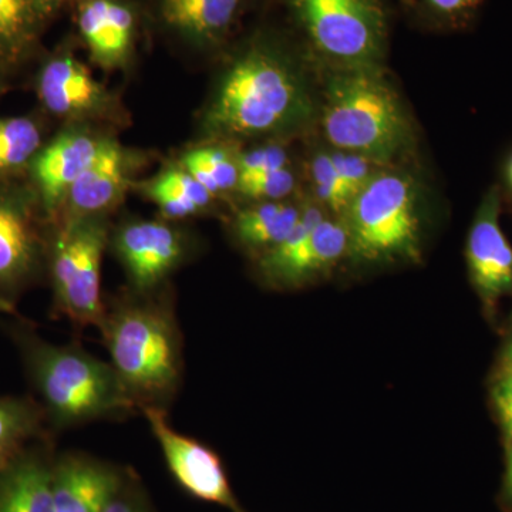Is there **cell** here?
Wrapping results in <instances>:
<instances>
[{
	"label": "cell",
	"instance_id": "cell-6",
	"mask_svg": "<svg viewBox=\"0 0 512 512\" xmlns=\"http://www.w3.org/2000/svg\"><path fill=\"white\" fill-rule=\"evenodd\" d=\"M349 251L365 261L417 259L420 222L412 178L376 173L345 211Z\"/></svg>",
	"mask_w": 512,
	"mask_h": 512
},
{
	"label": "cell",
	"instance_id": "cell-32",
	"mask_svg": "<svg viewBox=\"0 0 512 512\" xmlns=\"http://www.w3.org/2000/svg\"><path fill=\"white\" fill-rule=\"evenodd\" d=\"M120 493L110 501L109 505L106 507V510L103 512H146V510L143 508V505L138 504L136 500L123 497V495H120Z\"/></svg>",
	"mask_w": 512,
	"mask_h": 512
},
{
	"label": "cell",
	"instance_id": "cell-9",
	"mask_svg": "<svg viewBox=\"0 0 512 512\" xmlns=\"http://www.w3.org/2000/svg\"><path fill=\"white\" fill-rule=\"evenodd\" d=\"M320 52L348 66L376 64L386 20L376 0H285Z\"/></svg>",
	"mask_w": 512,
	"mask_h": 512
},
{
	"label": "cell",
	"instance_id": "cell-27",
	"mask_svg": "<svg viewBox=\"0 0 512 512\" xmlns=\"http://www.w3.org/2000/svg\"><path fill=\"white\" fill-rule=\"evenodd\" d=\"M295 185V174L292 173L291 168L286 167L272 173L256 175L248 180H241L237 191L248 200L282 201L292 194Z\"/></svg>",
	"mask_w": 512,
	"mask_h": 512
},
{
	"label": "cell",
	"instance_id": "cell-29",
	"mask_svg": "<svg viewBox=\"0 0 512 512\" xmlns=\"http://www.w3.org/2000/svg\"><path fill=\"white\" fill-rule=\"evenodd\" d=\"M330 158L352 198H355L376 174L373 173V160L360 154L339 151V153L330 154Z\"/></svg>",
	"mask_w": 512,
	"mask_h": 512
},
{
	"label": "cell",
	"instance_id": "cell-13",
	"mask_svg": "<svg viewBox=\"0 0 512 512\" xmlns=\"http://www.w3.org/2000/svg\"><path fill=\"white\" fill-rule=\"evenodd\" d=\"M247 0H146V26L191 55L217 52L242 18Z\"/></svg>",
	"mask_w": 512,
	"mask_h": 512
},
{
	"label": "cell",
	"instance_id": "cell-2",
	"mask_svg": "<svg viewBox=\"0 0 512 512\" xmlns=\"http://www.w3.org/2000/svg\"><path fill=\"white\" fill-rule=\"evenodd\" d=\"M134 293L106 305L99 329L111 367L138 410L167 406L183 379V339L168 298Z\"/></svg>",
	"mask_w": 512,
	"mask_h": 512
},
{
	"label": "cell",
	"instance_id": "cell-15",
	"mask_svg": "<svg viewBox=\"0 0 512 512\" xmlns=\"http://www.w3.org/2000/svg\"><path fill=\"white\" fill-rule=\"evenodd\" d=\"M143 413L160 443L171 474L181 487L202 501L242 512L229 487L220 457L200 441L178 433L163 407H146Z\"/></svg>",
	"mask_w": 512,
	"mask_h": 512
},
{
	"label": "cell",
	"instance_id": "cell-4",
	"mask_svg": "<svg viewBox=\"0 0 512 512\" xmlns=\"http://www.w3.org/2000/svg\"><path fill=\"white\" fill-rule=\"evenodd\" d=\"M28 359L37 390L56 426H80L137 409L110 363L80 346L29 340Z\"/></svg>",
	"mask_w": 512,
	"mask_h": 512
},
{
	"label": "cell",
	"instance_id": "cell-24",
	"mask_svg": "<svg viewBox=\"0 0 512 512\" xmlns=\"http://www.w3.org/2000/svg\"><path fill=\"white\" fill-rule=\"evenodd\" d=\"M180 164L214 197L237 191L239 180L238 156L235 157L222 141L192 147L180 158Z\"/></svg>",
	"mask_w": 512,
	"mask_h": 512
},
{
	"label": "cell",
	"instance_id": "cell-23",
	"mask_svg": "<svg viewBox=\"0 0 512 512\" xmlns=\"http://www.w3.org/2000/svg\"><path fill=\"white\" fill-rule=\"evenodd\" d=\"M45 117L42 113L0 119V180L23 178L28 173L49 138Z\"/></svg>",
	"mask_w": 512,
	"mask_h": 512
},
{
	"label": "cell",
	"instance_id": "cell-5",
	"mask_svg": "<svg viewBox=\"0 0 512 512\" xmlns=\"http://www.w3.org/2000/svg\"><path fill=\"white\" fill-rule=\"evenodd\" d=\"M107 218L59 220L49 227L47 272L55 309L77 328H99L106 303L101 295V265L110 245Z\"/></svg>",
	"mask_w": 512,
	"mask_h": 512
},
{
	"label": "cell",
	"instance_id": "cell-19",
	"mask_svg": "<svg viewBox=\"0 0 512 512\" xmlns=\"http://www.w3.org/2000/svg\"><path fill=\"white\" fill-rule=\"evenodd\" d=\"M120 490L119 474L89 457H63L52 470L56 512H103Z\"/></svg>",
	"mask_w": 512,
	"mask_h": 512
},
{
	"label": "cell",
	"instance_id": "cell-33",
	"mask_svg": "<svg viewBox=\"0 0 512 512\" xmlns=\"http://www.w3.org/2000/svg\"><path fill=\"white\" fill-rule=\"evenodd\" d=\"M500 376H512V338L504 349L503 359H501Z\"/></svg>",
	"mask_w": 512,
	"mask_h": 512
},
{
	"label": "cell",
	"instance_id": "cell-37",
	"mask_svg": "<svg viewBox=\"0 0 512 512\" xmlns=\"http://www.w3.org/2000/svg\"><path fill=\"white\" fill-rule=\"evenodd\" d=\"M507 178H508V184H510V187L512 188V157H511L510 163H508V167H507Z\"/></svg>",
	"mask_w": 512,
	"mask_h": 512
},
{
	"label": "cell",
	"instance_id": "cell-34",
	"mask_svg": "<svg viewBox=\"0 0 512 512\" xmlns=\"http://www.w3.org/2000/svg\"><path fill=\"white\" fill-rule=\"evenodd\" d=\"M505 490L512 498V439L508 440L507 477H505Z\"/></svg>",
	"mask_w": 512,
	"mask_h": 512
},
{
	"label": "cell",
	"instance_id": "cell-10",
	"mask_svg": "<svg viewBox=\"0 0 512 512\" xmlns=\"http://www.w3.org/2000/svg\"><path fill=\"white\" fill-rule=\"evenodd\" d=\"M346 251L345 221L328 220L316 205H305L291 235L259 255V274L272 285H298L328 271Z\"/></svg>",
	"mask_w": 512,
	"mask_h": 512
},
{
	"label": "cell",
	"instance_id": "cell-35",
	"mask_svg": "<svg viewBox=\"0 0 512 512\" xmlns=\"http://www.w3.org/2000/svg\"><path fill=\"white\" fill-rule=\"evenodd\" d=\"M8 83V77H6L5 74L0 73V99H2L3 94L8 90Z\"/></svg>",
	"mask_w": 512,
	"mask_h": 512
},
{
	"label": "cell",
	"instance_id": "cell-8",
	"mask_svg": "<svg viewBox=\"0 0 512 512\" xmlns=\"http://www.w3.org/2000/svg\"><path fill=\"white\" fill-rule=\"evenodd\" d=\"M49 227L25 177L0 180V302L6 306L47 268Z\"/></svg>",
	"mask_w": 512,
	"mask_h": 512
},
{
	"label": "cell",
	"instance_id": "cell-17",
	"mask_svg": "<svg viewBox=\"0 0 512 512\" xmlns=\"http://www.w3.org/2000/svg\"><path fill=\"white\" fill-rule=\"evenodd\" d=\"M471 279L487 306L512 289V247L500 227V195L493 188L481 202L467 242Z\"/></svg>",
	"mask_w": 512,
	"mask_h": 512
},
{
	"label": "cell",
	"instance_id": "cell-31",
	"mask_svg": "<svg viewBox=\"0 0 512 512\" xmlns=\"http://www.w3.org/2000/svg\"><path fill=\"white\" fill-rule=\"evenodd\" d=\"M431 9L450 19H463L473 15L483 0H426Z\"/></svg>",
	"mask_w": 512,
	"mask_h": 512
},
{
	"label": "cell",
	"instance_id": "cell-14",
	"mask_svg": "<svg viewBox=\"0 0 512 512\" xmlns=\"http://www.w3.org/2000/svg\"><path fill=\"white\" fill-rule=\"evenodd\" d=\"M79 42L94 66L126 72L134 63L143 30V3L137 0H76L70 6Z\"/></svg>",
	"mask_w": 512,
	"mask_h": 512
},
{
	"label": "cell",
	"instance_id": "cell-26",
	"mask_svg": "<svg viewBox=\"0 0 512 512\" xmlns=\"http://www.w3.org/2000/svg\"><path fill=\"white\" fill-rule=\"evenodd\" d=\"M312 178L320 201L328 205L330 210L345 212L353 198L340 180L330 154H319L313 158Z\"/></svg>",
	"mask_w": 512,
	"mask_h": 512
},
{
	"label": "cell",
	"instance_id": "cell-25",
	"mask_svg": "<svg viewBox=\"0 0 512 512\" xmlns=\"http://www.w3.org/2000/svg\"><path fill=\"white\" fill-rule=\"evenodd\" d=\"M39 414L20 400L0 399V473L16 461L20 447L36 433Z\"/></svg>",
	"mask_w": 512,
	"mask_h": 512
},
{
	"label": "cell",
	"instance_id": "cell-20",
	"mask_svg": "<svg viewBox=\"0 0 512 512\" xmlns=\"http://www.w3.org/2000/svg\"><path fill=\"white\" fill-rule=\"evenodd\" d=\"M137 188L157 205L164 220L173 222L204 214L215 200L180 163L168 165L151 180L137 184Z\"/></svg>",
	"mask_w": 512,
	"mask_h": 512
},
{
	"label": "cell",
	"instance_id": "cell-3",
	"mask_svg": "<svg viewBox=\"0 0 512 512\" xmlns=\"http://www.w3.org/2000/svg\"><path fill=\"white\" fill-rule=\"evenodd\" d=\"M325 101L323 131L340 151L382 161L406 146L409 123L376 64L349 66L330 77Z\"/></svg>",
	"mask_w": 512,
	"mask_h": 512
},
{
	"label": "cell",
	"instance_id": "cell-18",
	"mask_svg": "<svg viewBox=\"0 0 512 512\" xmlns=\"http://www.w3.org/2000/svg\"><path fill=\"white\" fill-rule=\"evenodd\" d=\"M62 10L56 0H0V73L12 79L42 57L43 36Z\"/></svg>",
	"mask_w": 512,
	"mask_h": 512
},
{
	"label": "cell",
	"instance_id": "cell-11",
	"mask_svg": "<svg viewBox=\"0 0 512 512\" xmlns=\"http://www.w3.org/2000/svg\"><path fill=\"white\" fill-rule=\"evenodd\" d=\"M110 245L134 293L157 292L192 251L191 238L164 218L123 221L111 231Z\"/></svg>",
	"mask_w": 512,
	"mask_h": 512
},
{
	"label": "cell",
	"instance_id": "cell-28",
	"mask_svg": "<svg viewBox=\"0 0 512 512\" xmlns=\"http://www.w3.org/2000/svg\"><path fill=\"white\" fill-rule=\"evenodd\" d=\"M288 153L279 144H268L238 156L239 181L289 167Z\"/></svg>",
	"mask_w": 512,
	"mask_h": 512
},
{
	"label": "cell",
	"instance_id": "cell-21",
	"mask_svg": "<svg viewBox=\"0 0 512 512\" xmlns=\"http://www.w3.org/2000/svg\"><path fill=\"white\" fill-rule=\"evenodd\" d=\"M302 212L303 207L286 200L258 202L237 212L232 232L239 244L262 254L291 235Z\"/></svg>",
	"mask_w": 512,
	"mask_h": 512
},
{
	"label": "cell",
	"instance_id": "cell-16",
	"mask_svg": "<svg viewBox=\"0 0 512 512\" xmlns=\"http://www.w3.org/2000/svg\"><path fill=\"white\" fill-rule=\"evenodd\" d=\"M140 160L141 157L121 146L116 138H110L67 192L55 221L109 217L133 188V173Z\"/></svg>",
	"mask_w": 512,
	"mask_h": 512
},
{
	"label": "cell",
	"instance_id": "cell-1",
	"mask_svg": "<svg viewBox=\"0 0 512 512\" xmlns=\"http://www.w3.org/2000/svg\"><path fill=\"white\" fill-rule=\"evenodd\" d=\"M311 113L296 64L275 39L258 35L225 63L198 124L207 141L242 140L289 133Z\"/></svg>",
	"mask_w": 512,
	"mask_h": 512
},
{
	"label": "cell",
	"instance_id": "cell-12",
	"mask_svg": "<svg viewBox=\"0 0 512 512\" xmlns=\"http://www.w3.org/2000/svg\"><path fill=\"white\" fill-rule=\"evenodd\" d=\"M110 138H113L111 131L77 124L63 126L55 136L47 138L25 178L49 224L62 210L67 192L96 160Z\"/></svg>",
	"mask_w": 512,
	"mask_h": 512
},
{
	"label": "cell",
	"instance_id": "cell-30",
	"mask_svg": "<svg viewBox=\"0 0 512 512\" xmlns=\"http://www.w3.org/2000/svg\"><path fill=\"white\" fill-rule=\"evenodd\" d=\"M494 404L507 439H512V376H500L494 387Z\"/></svg>",
	"mask_w": 512,
	"mask_h": 512
},
{
	"label": "cell",
	"instance_id": "cell-36",
	"mask_svg": "<svg viewBox=\"0 0 512 512\" xmlns=\"http://www.w3.org/2000/svg\"><path fill=\"white\" fill-rule=\"evenodd\" d=\"M57 3H59L60 8H70V6L73 5L76 0H56Z\"/></svg>",
	"mask_w": 512,
	"mask_h": 512
},
{
	"label": "cell",
	"instance_id": "cell-22",
	"mask_svg": "<svg viewBox=\"0 0 512 512\" xmlns=\"http://www.w3.org/2000/svg\"><path fill=\"white\" fill-rule=\"evenodd\" d=\"M0 512H56L52 470L36 458L16 460L3 470Z\"/></svg>",
	"mask_w": 512,
	"mask_h": 512
},
{
	"label": "cell",
	"instance_id": "cell-7",
	"mask_svg": "<svg viewBox=\"0 0 512 512\" xmlns=\"http://www.w3.org/2000/svg\"><path fill=\"white\" fill-rule=\"evenodd\" d=\"M33 90L42 113L63 126H93L113 131L127 124L120 97L93 76L76 56V40L67 37L37 60Z\"/></svg>",
	"mask_w": 512,
	"mask_h": 512
}]
</instances>
